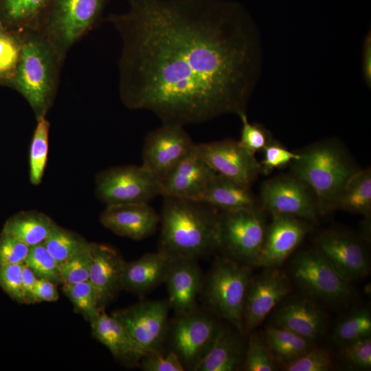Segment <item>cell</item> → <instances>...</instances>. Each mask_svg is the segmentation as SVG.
<instances>
[{"label": "cell", "mask_w": 371, "mask_h": 371, "mask_svg": "<svg viewBox=\"0 0 371 371\" xmlns=\"http://www.w3.org/2000/svg\"><path fill=\"white\" fill-rule=\"evenodd\" d=\"M111 14L120 36L119 93L133 110L181 126L246 112L259 78L258 28L227 0H125Z\"/></svg>", "instance_id": "cell-1"}, {"label": "cell", "mask_w": 371, "mask_h": 371, "mask_svg": "<svg viewBox=\"0 0 371 371\" xmlns=\"http://www.w3.org/2000/svg\"><path fill=\"white\" fill-rule=\"evenodd\" d=\"M164 198L160 252L170 260H196L218 248L219 210L199 201Z\"/></svg>", "instance_id": "cell-2"}, {"label": "cell", "mask_w": 371, "mask_h": 371, "mask_svg": "<svg viewBox=\"0 0 371 371\" xmlns=\"http://www.w3.org/2000/svg\"><path fill=\"white\" fill-rule=\"evenodd\" d=\"M63 61L38 30H21V49L10 87L19 93L35 119L46 118L57 93Z\"/></svg>", "instance_id": "cell-3"}, {"label": "cell", "mask_w": 371, "mask_h": 371, "mask_svg": "<svg viewBox=\"0 0 371 371\" xmlns=\"http://www.w3.org/2000/svg\"><path fill=\"white\" fill-rule=\"evenodd\" d=\"M289 165L291 174L313 191L319 214L336 210L337 200L349 179L360 169L341 142L325 139L298 152Z\"/></svg>", "instance_id": "cell-4"}, {"label": "cell", "mask_w": 371, "mask_h": 371, "mask_svg": "<svg viewBox=\"0 0 371 371\" xmlns=\"http://www.w3.org/2000/svg\"><path fill=\"white\" fill-rule=\"evenodd\" d=\"M107 0H50L37 29L64 59L96 24Z\"/></svg>", "instance_id": "cell-5"}, {"label": "cell", "mask_w": 371, "mask_h": 371, "mask_svg": "<svg viewBox=\"0 0 371 371\" xmlns=\"http://www.w3.org/2000/svg\"><path fill=\"white\" fill-rule=\"evenodd\" d=\"M251 278L249 266L225 256L216 258L201 289L208 308L242 333L245 302Z\"/></svg>", "instance_id": "cell-6"}, {"label": "cell", "mask_w": 371, "mask_h": 371, "mask_svg": "<svg viewBox=\"0 0 371 371\" xmlns=\"http://www.w3.org/2000/svg\"><path fill=\"white\" fill-rule=\"evenodd\" d=\"M267 225L261 207L219 211L218 248L245 265H254L264 244Z\"/></svg>", "instance_id": "cell-7"}, {"label": "cell", "mask_w": 371, "mask_h": 371, "mask_svg": "<svg viewBox=\"0 0 371 371\" xmlns=\"http://www.w3.org/2000/svg\"><path fill=\"white\" fill-rule=\"evenodd\" d=\"M97 199L106 205L148 203L161 194L160 180L142 166L108 168L95 178Z\"/></svg>", "instance_id": "cell-8"}, {"label": "cell", "mask_w": 371, "mask_h": 371, "mask_svg": "<svg viewBox=\"0 0 371 371\" xmlns=\"http://www.w3.org/2000/svg\"><path fill=\"white\" fill-rule=\"evenodd\" d=\"M291 271L295 283L313 300L340 304L353 295L350 282L344 279L316 249L297 253L292 260Z\"/></svg>", "instance_id": "cell-9"}, {"label": "cell", "mask_w": 371, "mask_h": 371, "mask_svg": "<svg viewBox=\"0 0 371 371\" xmlns=\"http://www.w3.org/2000/svg\"><path fill=\"white\" fill-rule=\"evenodd\" d=\"M221 326L212 316L197 309L177 316L168 325L166 337H169L171 350L178 355L186 370H196Z\"/></svg>", "instance_id": "cell-10"}, {"label": "cell", "mask_w": 371, "mask_h": 371, "mask_svg": "<svg viewBox=\"0 0 371 371\" xmlns=\"http://www.w3.org/2000/svg\"><path fill=\"white\" fill-rule=\"evenodd\" d=\"M259 201L264 211L283 214L313 223L319 214L311 188L293 174H282L264 181Z\"/></svg>", "instance_id": "cell-11"}, {"label": "cell", "mask_w": 371, "mask_h": 371, "mask_svg": "<svg viewBox=\"0 0 371 371\" xmlns=\"http://www.w3.org/2000/svg\"><path fill=\"white\" fill-rule=\"evenodd\" d=\"M168 300H146L112 315L146 354L161 349L168 328Z\"/></svg>", "instance_id": "cell-12"}, {"label": "cell", "mask_w": 371, "mask_h": 371, "mask_svg": "<svg viewBox=\"0 0 371 371\" xmlns=\"http://www.w3.org/2000/svg\"><path fill=\"white\" fill-rule=\"evenodd\" d=\"M195 144L183 126L163 124L145 138L142 166L161 181Z\"/></svg>", "instance_id": "cell-13"}, {"label": "cell", "mask_w": 371, "mask_h": 371, "mask_svg": "<svg viewBox=\"0 0 371 371\" xmlns=\"http://www.w3.org/2000/svg\"><path fill=\"white\" fill-rule=\"evenodd\" d=\"M316 249L348 282L369 273L370 262L366 248L361 240L351 233L325 230L317 238Z\"/></svg>", "instance_id": "cell-14"}, {"label": "cell", "mask_w": 371, "mask_h": 371, "mask_svg": "<svg viewBox=\"0 0 371 371\" xmlns=\"http://www.w3.org/2000/svg\"><path fill=\"white\" fill-rule=\"evenodd\" d=\"M200 155L217 173L248 186L262 174L260 163L255 155L243 147L239 141L225 139L196 144Z\"/></svg>", "instance_id": "cell-15"}, {"label": "cell", "mask_w": 371, "mask_h": 371, "mask_svg": "<svg viewBox=\"0 0 371 371\" xmlns=\"http://www.w3.org/2000/svg\"><path fill=\"white\" fill-rule=\"evenodd\" d=\"M251 278L247 293L243 317V333L259 326L291 291L288 277L278 267L265 268Z\"/></svg>", "instance_id": "cell-16"}, {"label": "cell", "mask_w": 371, "mask_h": 371, "mask_svg": "<svg viewBox=\"0 0 371 371\" xmlns=\"http://www.w3.org/2000/svg\"><path fill=\"white\" fill-rule=\"evenodd\" d=\"M262 250L254 264L264 268L278 267L295 250L311 229V223L283 214H271Z\"/></svg>", "instance_id": "cell-17"}, {"label": "cell", "mask_w": 371, "mask_h": 371, "mask_svg": "<svg viewBox=\"0 0 371 371\" xmlns=\"http://www.w3.org/2000/svg\"><path fill=\"white\" fill-rule=\"evenodd\" d=\"M216 172L196 148L186 155L161 181L164 197L196 200Z\"/></svg>", "instance_id": "cell-18"}, {"label": "cell", "mask_w": 371, "mask_h": 371, "mask_svg": "<svg viewBox=\"0 0 371 371\" xmlns=\"http://www.w3.org/2000/svg\"><path fill=\"white\" fill-rule=\"evenodd\" d=\"M89 280L91 283L100 311L122 289V272L125 261L113 247L91 243Z\"/></svg>", "instance_id": "cell-19"}, {"label": "cell", "mask_w": 371, "mask_h": 371, "mask_svg": "<svg viewBox=\"0 0 371 371\" xmlns=\"http://www.w3.org/2000/svg\"><path fill=\"white\" fill-rule=\"evenodd\" d=\"M196 260L171 259L164 282L169 295L170 308L176 316L189 314L197 309V297L203 280Z\"/></svg>", "instance_id": "cell-20"}, {"label": "cell", "mask_w": 371, "mask_h": 371, "mask_svg": "<svg viewBox=\"0 0 371 371\" xmlns=\"http://www.w3.org/2000/svg\"><path fill=\"white\" fill-rule=\"evenodd\" d=\"M100 221L117 236L140 240L155 233L160 215L148 203L111 205L102 211Z\"/></svg>", "instance_id": "cell-21"}, {"label": "cell", "mask_w": 371, "mask_h": 371, "mask_svg": "<svg viewBox=\"0 0 371 371\" xmlns=\"http://www.w3.org/2000/svg\"><path fill=\"white\" fill-rule=\"evenodd\" d=\"M274 325L314 341L324 333L328 318L313 299L294 297L282 304L273 317Z\"/></svg>", "instance_id": "cell-22"}, {"label": "cell", "mask_w": 371, "mask_h": 371, "mask_svg": "<svg viewBox=\"0 0 371 371\" xmlns=\"http://www.w3.org/2000/svg\"><path fill=\"white\" fill-rule=\"evenodd\" d=\"M93 337L118 361L128 366H139L146 351L133 339L124 326L104 311L91 322Z\"/></svg>", "instance_id": "cell-23"}, {"label": "cell", "mask_w": 371, "mask_h": 371, "mask_svg": "<svg viewBox=\"0 0 371 371\" xmlns=\"http://www.w3.org/2000/svg\"><path fill=\"white\" fill-rule=\"evenodd\" d=\"M170 259L163 253H147L137 260L125 262L122 289L144 295L164 282Z\"/></svg>", "instance_id": "cell-24"}, {"label": "cell", "mask_w": 371, "mask_h": 371, "mask_svg": "<svg viewBox=\"0 0 371 371\" xmlns=\"http://www.w3.org/2000/svg\"><path fill=\"white\" fill-rule=\"evenodd\" d=\"M195 201L205 203L219 211L261 207L259 199L250 186L217 173Z\"/></svg>", "instance_id": "cell-25"}, {"label": "cell", "mask_w": 371, "mask_h": 371, "mask_svg": "<svg viewBox=\"0 0 371 371\" xmlns=\"http://www.w3.org/2000/svg\"><path fill=\"white\" fill-rule=\"evenodd\" d=\"M241 334L221 326L195 371H235L243 368L246 348Z\"/></svg>", "instance_id": "cell-26"}, {"label": "cell", "mask_w": 371, "mask_h": 371, "mask_svg": "<svg viewBox=\"0 0 371 371\" xmlns=\"http://www.w3.org/2000/svg\"><path fill=\"white\" fill-rule=\"evenodd\" d=\"M54 223L49 216L43 212L21 211L6 220L2 230L30 247L43 243Z\"/></svg>", "instance_id": "cell-27"}, {"label": "cell", "mask_w": 371, "mask_h": 371, "mask_svg": "<svg viewBox=\"0 0 371 371\" xmlns=\"http://www.w3.org/2000/svg\"><path fill=\"white\" fill-rule=\"evenodd\" d=\"M50 0H0V24L12 30H36Z\"/></svg>", "instance_id": "cell-28"}, {"label": "cell", "mask_w": 371, "mask_h": 371, "mask_svg": "<svg viewBox=\"0 0 371 371\" xmlns=\"http://www.w3.org/2000/svg\"><path fill=\"white\" fill-rule=\"evenodd\" d=\"M265 341L275 361L282 366L315 347L314 341L276 326L266 328Z\"/></svg>", "instance_id": "cell-29"}, {"label": "cell", "mask_w": 371, "mask_h": 371, "mask_svg": "<svg viewBox=\"0 0 371 371\" xmlns=\"http://www.w3.org/2000/svg\"><path fill=\"white\" fill-rule=\"evenodd\" d=\"M337 209L360 214L366 218H370V168L360 169L349 179L337 200Z\"/></svg>", "instance_id": "cell-30"}, {"label": "cell", "mask_w": 371, "mask_h": 371, "mask_svg": "<svg viewBox=\"0 0 371 371\" xmlns=\"http://www.w3.org/2000/svg\"><path fill=\"white\" fill-rule=\"evenodd\" d=\"M43 244L59 263L87 251L91 245L82 236L56 223Z\"/></svg>", "instance_id": "cell-31"}, {"label": "cell", "mask_w": 371, "mask_h": 371, "mask_svg": "<svg viewBox=\"0 0 371 371\" xmlns=\"http://www.w3.org/2000/svg\"><path fill=\"white\" fill-rule=\"evenodd\" d=\"M29 151V178L34 186L41 184L47 163L50 123L43 118L37 121Z\"/></svg>", "instance_id": "cell-32"}, {"label": "cell", "mask_w": 371, "mask_h": 371, "mask_svg": "<svg viewBox=\"0 0 371 371\" xmlns=\"http://www.w3.org/2000/svg\"><path fill=\"white\" fill-rule=\"evenodd\" d=\"M21 49V30L0 24V85L10 87L15 76Z\"/></svg>", "instance_id": "cell-33"}, {"label": "cell", "mask_w": 371, "mask_h": 371, "mask_svg": "<svg viewBox=\"0 0 371 371\" xmlns=\"http://www.w3.org/2000/svg\"><path fill=\"white\" fill-rule=\"evenodd\" d=\"M371 335V315L368 309L356 310L340 321L334 329V341L341 347Z\"/></svg>", "instance_id": "cell-34"}, {"label": "cell", "mask_w": 371, "mask_h": 371, "mask_svg": "<svg viewBox=\"0 0 371 371\" xmlns=\"http://www.w3.org/2000/svg\"><path fill=\"white\" fill-rule=\"evenodd\" d=\"M62 291L76 310L90 322L101 312L94 289L89 280L76 283H63Z\"/></svg>", "instance_id": "cell-35"}, {"label": "cell", "mask_w": 371, "mask_h": 371, "mask_svg": "<svg viewBox=\"0 0 371 371\" xmlns=\"http://www.w3.org/2000/svg\"><path fill=\"white\" fill-rule=\"evenodd\" d=\"M34 273L37 278L49 280L56 284H63L60 263L49 252L43 243L30 247L24 262Z\"/></svg>", "instance_id": "cell-36"}, {"label": "cell", "mask_w": 371, "mask_h": 371, "mask_svg": "<svg viewBox=\"0 0 371 371\" xmlns=\"http://www.w3.org/2000/svg\"><path fill=\"white\" fill-rule=\"evenodd\" d=\"M243 368L247 371H273L277 370L266 341L255 333H251L246 347Z\"/></svg>", "instance_id": "cell-37"}, {"label": "cell", "mask_w": 371, "mask_h": 371, "mask_svg": "<svg viewBox=\"0 0 371 371\" xmlns=\"http://www.w3.org/2000/svg\"><path fill=\"white\" fill-rule=\"evenodd\" d=\"M282 368L286 371H328L333 368V363L326 350L314 347Z\"/></svg>", "instance_id": "cell-38"}, {"label": "cell", "mask_w": 371, "mask_h": 371, "mask_svg": "<svg viewBox=\"0 0 371 371\" xmlns=\"http://www.w3.org/2000/svg\"><path fill=\"white\" fill-rule=\"evenodd\" d=\"M241 124L240 144L255 155L263 148L273 139L270 131L259 124H251L246 112L238 115Z\"/></svg>", "instance_id": "cell-39"}, {"label": "cell", "mask_w": 371, "mask_h": 371, "mask_svg": "<svg viewBox=\"0 0 371 371\" xmlns=\"http://www.w3.org/2000/svg\"><path fill=\"white\" fill-rule=\"evenodd\" d=\"M262 174H270L276 168H282L299 158L298 153L291 152L278 141L273 139L262 150Z\"/></svg>", "instance_id": "cell-40"}, {"label": "cell", "mask_w": 371, "mask_h": 371, "mask_svg": "<svg viewBox=\"0 0 371 371\" xmlns=\"http://www.w3.org/2000/svg\"><path fill=\"white\" fill-rule=\"evenodd\" d=\"M341 354L345 363L350 368L361 370H370V337L342 346Z\"/></svg>", "instance_id": "cell-41"}, {"label": "cell", "mask_w": 371, "mask_h": 371, "mask_svg": "<svg viewBox=\"0 0 371 371\" xmlns=\"http://www.w3.org/2000/svg\"><path fill=\"white\" fill-rule=\"evenodd\" d=\"M139 366L145 371H184L186 368L178 355L172 350H161L146 354Z\"/></svg>", "instance_id": "cell-42"}, {"label": "cell", "mask_w": 371, "mask_h": 371, "mask_svg": "<svg viewBox=\"0 0 371 371\" xmlns=\"http://www.w3.org/2000/svg\"><path fill=\"white\" fill-rule=\"evenodd\" d=\"M90 261L89 248L87 251L60 263V272L63 283H76L89 280Z\"/></svg>", "instance_id": "cell-43"}, {"label": "cell", "mask_w": 371, "mask_h": 371, "mask_svg": "<svg viewBox=\"0 0 371 371\" xmlns=\"http://www.w3.org/2000/svg\"><path fill=\"white\" fill-rule=\"evenodd\" d=\"M30 250L26 244L1 230L0 233V267L2 266L24 263Z\"/></svg>", "instance_id": "cell-44"}, {"label": "cell", "mask_w": 371, "mask_h": 371, "mask_svg": "<svg viewBox=\"0 0 371 371\" xmlns=\"http://www.w3.org/2000/svg\"><path fill=\"white\" fill-rule=\"evenodd\" d=\"M24 263L0 267V287L14 301L24 303L22 290V271Z\"/></svg>", "instance_id": "cell-45"}, {"label": "cell", "mask_w": 371, "mask_h": 371, "mask_svg": "<svg viewBox=\"0 0 371 371\" xmlns=\"http://www.w3.org/2000/svg\"><path fill=\"white\" fill-rule=\"evenodd\" d=\"M59 298L56 283L44 278H37L32 296V303L55 302Z\"/></svg>", "instance_id": "cell-46"}, {"label": "cell", "mask_w": 371, "mask_h": 371, "mask_svg": "<svg viewBox=\"0 0 371 371\" xmlns=\"http://www.w3.org/2000/svg\"><path fill=\"white\" fill-rule=\"evenodd\" d=\"M37 277L34 271L25 263L22 271V290L25 304H32V296Z\"/></svg>", "instance_id": "cell-47"}, {"label": "cell", "mask_w": 371, "mask_h": 371, "mask_svg": "<svg viewBox=\"0 0 371 371\" xmlns=\"http://www.w3.org/2000/svg\"><path fill=\"white\" fill-rule=\"evenodd\" d=\"M362 74L365 82L371 86V34L369 31L366 35L363 49Z\"/></svg>", "instance_id": "cell-48"}]
</instances>
